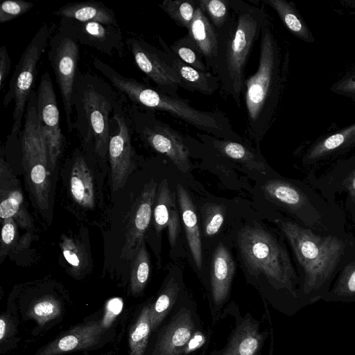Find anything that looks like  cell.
Instances as JSON below:
<instances>
[{"label":"cell","mask_w":355,"mask_h":355,"mask_svg":"<svg viewBox=\"0 0 355 355\" xmlns=\"http://www.w3.org/2000/svg\"><path fill=\"white\" fill-rule=\"evenodd\" d=\"M340 293H355V260L347 264L341 273L338 285Z\"/></svg>","instance_id":"60d3db41"},{"label":"cell","mask_w":355,"mask_h":355,"mask_svg":"<svg viewBox=\"0 0 355 355\" xmlns=\"http://www.w3.org/2000/svg\"><path fill=\"white\" fill-rule=\"evenodd\" d=\"M34 3L24 0H6L0 5V23L13 20L31 10Z\"/></svg>","instance_id":"f35d334b"},{"label":"cell","mask_w":355,"mask_h":355,"mask_svg":"<svg viewBox=\"0 0 355 355\" xmlns=\"http://www.w3.org/2000/svg\"><path fill=\"white\" fill-rule=\"evenodd\" d=\"M137 67L146 75L162 92L176 96L180 87V80L166 62L161 49H158L139 36L125 41Z\"/></svg>","instance_id":"5bb4252c"},{"label":"cell","mask_w":355,"mask_h":355,"mask_svg":"<svg viewBox=\"0 0 355 355\" xmlns=\"http://www.w3.org/2000/svg\"><path fill=\"white\" fill-rule=\"evenodd\" d=\"M47 57L55 76L62 101L67 129L73 130V98L80 71V44L58 31L49 42Z\"/></svg>","instance_id":"30bf717a"},{"label":"cell","mask_w":355,"mask_h":355,"mask_svg":"<svg viewBox=\"0 0 355 355\" xmlns=\"http://www.w3.org/2000/svg\"><path fill=\"white\" fill-rule=\"evenodd\" d=\"M169 47L186 64L200 71H209L203 57L187 35L175 41Z\"/></svg>","instance_id":"e575fe53"},{"label":"cell","mask_w":355,"mask_h":355,"mask_svg":"<svg viewBox=\"0 0 355 355\" xmlns=\"http://www.w3.org/2000/svg\"><path fill=\"white\" fill-rule=\"evenodd\" d=\"M50 39L48 26L42 24L22 53L9 81L3 99L4 107L14 101L12 125L9 137H17L22 128L27 103L34 91L37 64Z\"/></svg>","instance_id":"ba28073f"},{"label":"cell","mask_w":355,"mask_h":355,"mask_svg":"<svg viewBox=\"0 0 355 355\" xmlns=\"http://www.w3.org/2000/svg\"><path fill=\"white\" fill-rule=\"evenodd\" d=\"M70 191L80 206L92 209L95 205L94 184L84 156L78 152L73 160L70 177Z\"/></svg>","instance_id":"484cf974"},{"label":"cell","mask_w":355,"mask_h":355,"mask_svg":"<svg viewBox=\"0 0 355 355\" xmlns=\"http://www.w3.org/2000/svg\"><path fill=\"white\" fill-rule=\"evenodd\" d=\"M262 341L257 324L244 321L237 326L220 355H257Z\"/></svg>","instance_id":"83f0119b"},{"label":"cell","mask_w":355,"mask_h":355,"mask_svg":"<svg viewBox=\"0 0 355 355\" xmlns=\"http://www.w3.org/2000/svg\"><path fill=\"white\" fill-rule=\"evenodd\" d=\"M243 261L252 275H262L274 286L291 292L295 272L286 250L269 232L258 225H247L237 236Z\"/></svg>","instance_id":"5b68a950"},{"label":"cell","mask_w":355,"mask_h":355,"mask_svg":"<svg viewBox=\"0 0 355 355\" xmlns=\"http://www.w3.org/2000/svg\"><path fill=\"white\" fill-rule=\"evenodd\" d=\"M157 184L151 180L145 184L139 196L134 201L128 214L125 243L121 258L130 261L143 242L153 214Z\"/></svg>","instance_id":"9a60e30c"},{"label":"cell","mask_w":355,"mask_h":355,"mask_svg":"<svg viewBox=\"0 0 355 355\" xmlns=\"http://www.w3.org/2000/svg\"><path fill=\"white\" fill-rule=\"evenodd\" d=\"M236 266L229 250L221 243L211 261V290L214 311H218L229 295Z\"/></svg>","instance_id":"ffe728a7"},{"label":"cell","mask_w":355,"mask_h":355,"mask_svg":"<svg viewBox=\"0 0 355 355\" xmlns=\"http://www.w3.org/2000/svg\"><path fill=\"white\" fill-rule=\"evenodd\" d=\"M151 331L150 305L145 306L130 331L129 343L132 355H143Z\"/></svg>","instance_id":"836d02e7"},{"label":"cell","mask_w":355,"mask_h":355,"mask_svg":"<svg viewBox=\"0 0 355 355\" xmlns=\"http://www.w3.org/2000/svg\"><path fill=\"white\" fill-rule=\"evenodd\" d=\"M268 15L259 37L255 73L245 78L243 101L245 135L259 146L274 123L286 80L287 53Z\"/></svg>","instance_id":"6da1fadb"},{"label":"cell","mask_w":355,"mask_h":355,"mask_svg":"<svg viewBox=\"0 0 355 355\" xmlns=\"http://www.w3.org/2000/svg\"><path fill=\"white\" fill-rule=\"evenodd\" d=\"M116 89L92 71H80L73 98L76 130L83 146L99 157L108 153L111 121L120 96Z\"/></svg>","instance_id":"277c9868"},{"label":"cell","mask_w":355,"mask_h":355,"mask_svg":"<svg viewBox=\"0 0 355 355\" xmlns=\"http://www.w3.org/2000/svg\"><path fill=\"white\" fill-rule=\"evenodd\" d=\"M1 234L0 261L7 255L17 236V223L14 218L2 221Z\"/></svg>","instance_id":"ab89813d"},{"label":"cell","mask_w":355,"mask_h":355,"mask_svg":"<svg viewBox=\"0 0 355 355\" xmlns=\"http://www.w3.org/2000/svg\"><path fill=\"white\" fill-rule=\"evenodd\" d=\"M177 198L187 242L196 266H202V251L198 218L193 202L184 187L177 184Z\"/></svg>","instance_id":"cb8c5ba5"},{"label":"cell","mask_w":355,"mask_h":355,"mask_svg":"<svg viewBox=\"0 0 355 355\" xmlns=\"http://www.w3.org/2000/svg\"><path fill=\"white\" fill-rule=\"evenodd\" d=\"M0 218L2 221L14 218L25 230L33 226L19 180L3 157L0 160Z\"/></svg>","instance_id":"e0dca14e"},{"label":"cell","mask_w":355,"mask_h":355,"mask_svg":"<svg viewBox=\"0 0 355 355\" xmlns=\"http://www.w3.org/2000/svg\"><path fill=\"white\" fill-rule=\"evenodd\" d=\"M216 31L228 21L232 9L230 0H197Z\"/></svg>","instance_id":"d590c367"},{"label":"cell","mask_w":355,"mask_h":355,"mask_svg":"<svg viewBox=\"0 0 355 355\" xmlns=\"http://www.w3.org/2000/svg\"><path fill=\"white\" fill-rule=\"evenodd\" d=\"M265 195L290 211L299 214L305 208L315 210L306 195L295 186L282 180H271L263 185Z\"/></svg>","instance_id":"4316f807"},{"label":"cell","mask_w":355,"mask_h":355,"mask_svg":"<svg viewBox=\"0 0 355 355\" xmlns=\"http://www.w3.org/2000/svg\"><path fill=\"white\" fill-rule=\"evenodd\" d=\"M230 3L231 15L216 31L217 58L211 73L219 78L220 94L241 108L245 68L268 14L266 6L258 0L252 3L230 0Z\"/></svg>","instance_id":"7a4b0ae2"},{"label":"cell","mask_w":355,"mask_h":355,"mask_svg":"<svg viewBox=\"0 0 355 355\" xmlns=\"http://www.w3.org/2000/svg\"><path fill=\"white\" fill-rule=\"evenodd\" d=\"M6 329H7V322H6V318L3 316H1V319H0V341L1 342L3 340V338L6 336Z\"/></svg>","instance_id":"f6af8a7d"},{"label":"cell","mask_w":355,"mask_h":355,"mask_svg":"<svg viewBox=\"0 0 355 355\" xmlns=\"http://www.w3.org/2000/svg\"><path fill=\"white\" fill-rule=\"evenodd\" d=\"M103 332L101 322L92 321L79 324L41 349L37 355H60L85 349L96 344Z\"/></svg>","instance_id":"d6986e66"},{"label":"cell","mask_w":355,"mask_h":355,"mask_svg":"<svg viewBox=\"0 0 355 355\" xmlns=\"http://www.w3.org/2000/svg\"><path fill=\"white\" fill-rule=\"evenodd\" d=\"M94 68L133 105L162 111L189 125L218 138L244 143L236 133L226 114L220 110L207 111L193 107L189 100L178 95L171 96L157 87L121 75L98 58L93 60Z\"/></svg>","instance_id":"3957f363"},{"label":"cell","mask_w":355,"mask_h":355,"mask_svg":"<svg viewBox=\"0 0 355 355\" xmlns=\"http://www.w3.org/2000/svg\"><path fill=\"white\" fill-rule=\"evenodd\" d=\"M125 99L121 94L111 121L108 155L112 191L123 187L136 164V153L131 142L133 130L129 112L125 107Z\"/></svg>","instance_id":"8fae6325"},{"label":"cell","mask_w":355,"mask_h":355,"mask_svg":"<svg viewBox=\"0 0 355 355\" xmlns=\"http://www.w3.org/2000/svg\"><path fill=\"white\" fill-rule=\"evenodd\" d=\"M61 313L59 302L52 296H44L37 300L30 309L28 315L40 325L58 317Z\"/></svg>","instance_id":"8d00e7d4"},{"label":"cell","mask_w":355,"mask_h":355,"mask_svg":"<svg viewBox=\"0 0 355 355\" xmlns=\"http://www.w3.org/2000/svg\"><path fill=\"white\" fill-rule=\"evenodd\" d=\"M197 0H164L158 6L180 27L189 29L198 8Z\"/></svg>","instance_id":"1f68e13d"},{"label":"cell","mask_w":355,"mask_h":355,"mask_svg":"<svg viewBox=\"0 0 355 355\" xmlns=\"http://www.w3.org/2000/svg\"><path fill=\"white\" fill-rule=\"evenodd\" d=\"M130 261V289L138 295L144 290L150 274V258L144 242Z\"/></svg>","instance_id":"d6a6232c"},{"label":"cell","mask_w":355,"mask_h":355,"mask_svg":"<svg viewBox=\"0 0 355 355\" xmlns=\"http://www.w3.org/2000/svg\"><path fill=\"white\" fill-rule=\"evenodd\" d=\"M197 135L207 145L210 146L220 154L241 163L249 168L265 173V165L257 150L245 143L216 137L205 133Z\"/></svg>","instance_id":"603a6c76"},{"label":"cell","mask_w":355,"mask_h":355,"mask_svg":"<svg viewBox=\"0 0 355 355\" xmlns=\"http://www.w3.org/2000/svg\"><path fill=\"white\" fill-rule=\"evenodd\" d=\"M170 320L159 331L153 355H183L197 330L194 308H176Z\"/></svg>","instance_id":"2e32d148"},{"label":"cell","mask_w":355,"mask_h":355,"mask_svg":"<svg viewBox=\"0 0 355 355\" xmlns=\"http://www.w3.org/2000/svg\"><path fill=\"white\" fill-rule=\"evenodd\" d=\"M186 35L202 55L208 70L211 72L217 58V33L199 5Z\"/></svg>","instance_id":"7402d4cb"},{"label":"cell","mask_w":355,"mask_h":355,"mask_svg":"<svg viewBox=\"0 0 355 355\" xmlns=\"http://www.w3.org/2000/svg\"><path fill=\"white\" fill-rule=\"evenodd\" d=\"M53 14L60 18H69L82 22L96 21L120 27L114 10L101 1L68 3L55 10Z\"/></svg>","instance_id":"d4e9b609"},{"label":"cell","mask_w":355,"mask_h":355,"mask_svg":"<svg viewBox=\"0 0 355 355\" xmlns=\"http://www.w3.org/2000/svg\"><path fill=\"white\" fill-rule=\"evenodd\" d=\"M225 207L220 205H209L204 209L203 231L205 236L215 235L225 220Z\"/></svg>","instance_id":"74e56055"},{"label":"cell","mask_w":355,"mask_h":355,"mask_svg":"<svg viewBox=\"0 0 355 355\" xmlns=\"http://www.w3.org/2000/svg\"><path fill=\"white\" fill-rule=\"evenodd\" d=\"M11 64V59L7 47L3 45L0 48V90L3 89L7 77L10 73Z\"/></svg>","instance_id":"7bdbcfd3"},{"label":"cell","mask_w":355,"mask_h":355,"mask_svg":"<svg viewBox=\"0 0 355 355\" xmlns=\"http://www.w3.org/2000/svg\"><path fill=\"white\" fill-rule=\"evenodd\" d=\"M180 286L171 277L161 291L156 301L150 305L151 331H155L171 311L178 300Z\"/></svg>","instance_id":"f546056e"},{"label":"cell","mask_w":355,"mask_h":355,"mask_svg":"<svg viewBox=\"0 0 355 355\" xmlns=\"http://www.w3.org/2000/svg\"><path fill=\"white\" fill-rule=\"evenodd\" d=\"M157 40L166 62L180 80V87L207 96L211 95L220 89V80L211 71H200L186 64L171 51L169 46L161 36L157 37Z\"/></svg>","instance_id":"ac0fdd59"},{"label":"cell","mask_w":355,"mask_h":355,"mask_svg":"<svg viewBox=\"0 0 355 355\" xmlns=\"http://www.w3.org/2000/svg\"><path fill=\"white\" fill-rule=\"evenodd\" d=\"M282 231L288 239L304 273V290L318 288L336 269L345 248L340 239L315 234L292 222H284Z\"/></svg>","instance_id":"8992f818"},{"label":"cell","mask_w":355,"mask_h":355,"mask_svg":"<svg viewBox=\"0 0 355 355\" xmlns=\"http://www.w3.org/2000/svg\"><path fill=\"white\" fill-rule=\"evenodd\" d=\"M265 6H269L278 15L285 26L296 36L305 40L308 32L291 2L284 0H258Z\"/></svg>","instance_id":"4dcf8cb0"},{"label":"cell","mask_w":355,"mask_h":355,"mask_svg":"<svg viewBox=\"0 0 355 355\" xmlns=\"http://www.w3.org/2000/svg\"><path fill=\"white\" fill-rule=\"evenodd\" d=\"M78 44L90 46L109 56L123 55V35L120 27L96 21L82 22L60 18L58 31Z\"/></svg>","instance_id":"7c38bea8"},{"label":"cell","mask_w":355,"mask_h":355,"mask_svg":"<svg viewBox=\"0 0 355 355\" xmlns=\"http://www.w3.org/2000/svg\"><path fill=\"white\" fill-rule=\"evenodd\" d=\"M344 186L351 199L355 202V170L345 179Z\"/></svg>","instance_id":"ee69618b"},{"label":"cell","mask_w":355,"mask_h":355,"mask_svg":"<svg viewBox=\"0 0 355 355\" xmlns=\"http://www.w3.org/2000/svg\"><path fill=\"white\" fill-rule=\"evenodd\" d=\"M153 214L155 230L159 233L167 228L170 244L174 246L179 232L180 218L175 193L166 179L157 187Z\"/></svg>","instance_id":"44dd1931"},{"label":"cell","mask_w":355,"mask_h":355,"mask_svg":"<svg viewBox=\"0 0 355 355\" xmlns=\"http://www.w3.org/2000/svg\"><path fill=\"white\" fill-rule=\"evenodd\" d=\"M60 247L73 272L80 274L89 268V248L81 239L62 234L60 236Z\"/></svg>","instance_id":"f1b7e54d"},{"label":"cell","mask_w":355,"mask_h":355,"mask_svg":"<svg viewBox=\"0 0 355 355\" xmlns=\"http://www.w3.org/2000/svg\"><path fill=\"white\" fill-rule=\"evenodd\" d=\"M15 137L19 144L22 166L37 205L41 209H46L49 205L51 169L46 144L37 116L36 91L31 94L21 130Z\"/></svg>","instance_id":"52a82bcc"},{"label":"cell","mask_w":355,"mask_h":355,"mask_svg":"<svg viewBox=\"0 0 355 355\" xmlns=\"http://www.w3.org/2000/svg\"><path fill=\"white\" fill-rule=\"evenodd\" d=\"M36 93L37 116L52 171L61 155L64 137L60 128L56 94L49 72L45 71L41 76Z\"/></svg>","instance_id":"4fadbf2b"},{"label":"cell","mask_w":355,"mask_h":355,"mask_svg":"<svg viewBox=\"0 0 355 355\" xmlns=\"http://www.w3.org/2000/svg\"><path fill=\"white\" fill-rule=\"evenodd\" d=\"M123 309V300L120 297L110 299L105 305V312L101 325L103 328L109 327Z\"/></svg>","instance_id":"b9f144b4"},{"label":"cell","mask_w":355,"mask_h":355,"mask_svg":"<svg viewBox=\"0 0 355 355\" xmlns=\"http://www.w3.org/2000/svg\"><path fill=\"white\" fill-rule=\"evenodd\" d=\"M128 112L133 130L145 144L167 157L181 171L189 170L191 151L186 136L159 119L152 110L132 104Z\"/></svg>","instance_id":"9c48e42d"}]
</instances>
